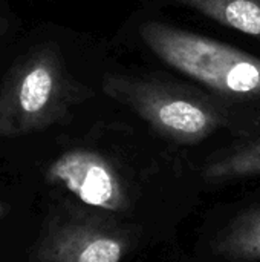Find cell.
Listing matches in <instances>:
<instances>
[{"label": "cell", "mask_w": 260, "mask_h": 262, "mask_svg": "<svg viewBox=\"0 0 260 262\" xmlns=\"http://www.w3.org/2000/svg\"><path fill=\"white\" fill-rule=\"evenodd\" d=\"M86 97V88L72 78L58 46H35L0 83V137L28 135L58 124Z\"/></svg>", "instance_id": "obj_1"}, {"label": "cell", "mask_w": 260, "mask_h": 262, "mask_svg": "<svg viewBox=\"0 0 260 262\" xmlns=\"http://www.w3.org/2000/svg\"><path fill=\"white\" fill-rule=\"evenodd\" d=\"M144 45L166 64L195 78L224 97H260V58L210 37L146 21L139 28Z\"/></svg>", "instance_id": "obj_2"}, {"label": "cell", "mask_w": 260, "mask_h": 262, "mask_svg": "<svg viewBox=\"0 0 260 262\" xmlns=\"http://www.w3.org/2000/svg\"><path fill=\"white\" fill-rule=\"evenodd\" d=\"M103 91L132 109L161 137L178 144H199L231 126L224 106L159 80L112 74L103 80Z\"/></svg>", "instance_id": "obj_3"}, {"label": "cell", "mask_w": 260, "mask_h": 262, "mask_svg": "<svg viewBox=\"0 0 260 262\" xmlns=\"http://www.w3.org/2000/svg\"><path fill=\"white\" fill-rule=\"evenodd\" d=\"M133 246L135 232L118 215L80 201H61L43 223L32 261L121 262Z\"/></svg>", "instance_id": "obj_4"}, {"label": "cell", "mask_w": 260, "mask_h": 262, "mask_svg": "<svg viewBox=\"0 0 260 262\" xmlns=\"http://www.w3.org/2000/svg\"><path fill=\"white\" fill-rule=\"evenodd\" d=\"M46 178L89 207L118 216L132 209L130 190L123 175L100 152L70 149L51 163Z\"/></svg>", "instance_id": "obj_5"}, {"label": "cell", "mask_w": 260, "mask_h": 262, "mask_svg": "<svg viewBox=\"0 0 260 262\" xmlns=\"http://www.w3.org/2000/svg\"><path fill=\"white\" fill-rule=\"evenodd\" d=\"M211 253L224 262L260 261V206L233 218L215 236Z\"/></svg>", "instance_id": "obj_6"}, {"label": "cell", "mask_w": 260, "mask_h": 262, "mask_svg": "<svg viewBox=\"0 0 260 262\" xmlns=\"http://www.w3.org/2000/svg\"><path fill=\"white\" fill-rule=\"evenodd\" d=\"M219 25L260 40V0H176Z\"/></svg>", "instance_id": "obj_7"}, {"label": "cell", "mask_w": 260, "mask_h": 262, "mask_svg": "<svg viewBox=\"0 0 260 262\" xmlns=\"http://www.w3.org/2000/svg\"><path fill=\"white\" fill-rule=\"evenodd\" d=\"M260 175V137L238 144L207 161L202 177L207 181H231Z\"/></svg>", "instance_id": "obj_8"}, {"label": "cell", "mask_w": 260, "mask_h": 262, "mask_svg": "<svg viewBox=\"0 0 260 262\" xmlns=\"http://www.w3.org/2000/svg\"><path fill=\"white\" fill-rule=\"evenodd\" d=\"M5 29H6V21L0 17V35L3 34V31H5Z\"/></svg>", "instance_id": "obj_9"}, {"label": "cell", "mask_w": 260, "mask_h": 262, "mask_svg": "<svg viewBox=\"0 0 260 262\" xmlns=\"http://www.w3.org/2000/svg\"><path fill=\"white\" fill-rule=\"evenodd\" d=\"M2 213H3V207L0 206V216H2Z\"/></svg>", "instance_id": "obj_10"}]
</instances>
